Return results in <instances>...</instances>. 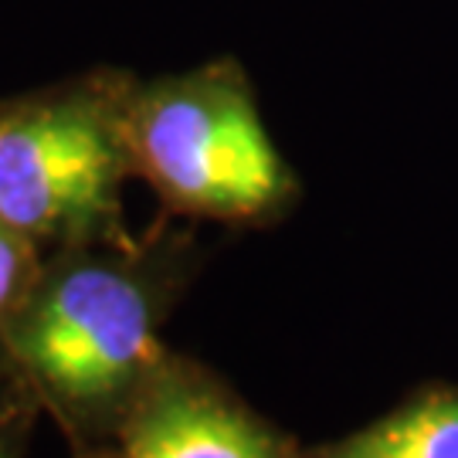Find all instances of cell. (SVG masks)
Masks as SVG:
<instances>
[{
	"mask_svg": "<svg viewBox=\"0 0 458 458\" xmlns=\"http://www.w3.org/2000/svg\"><path fill=\"white\" fill-rule=\"evenodd\" d=\"M102 458H289V452L221 377L170 350Z\"/></svg>",
	"mask_w": 458,
	"mask_h": 458,
	"instance_id": "4",
	"label": "cell"
},
{
	"mask_svg": "<svg viewBox=\"0 0 458 458\" xmlns=\"http://www.w3.org/2000/svg\"><path fill=\"white\" fill-rule=\"evenodd\" d=\"M132 177L170 217L231 228L268 225L299 181L265 126L248 68L231 58L136 82L126 113Z\"/></svg>",
	"mask_w": 458,
	"mask_h": 458,
	"instance_id": "2",
	"label": "cell"
},
{
	"mask_svg": "<svg viewBox=\"0 0 458 458\" xmlns=\"http://www.w3.org/2000/svg\"><path fill=\"white\" fill-rule=\"evenodd\" d=\"M136 75L96 65L62 82L0 96V221L55 248L130 234L126 113Z\"/></svg>",
	"mask_w": 458,
	"mask_h": 458,
	"instance_id": "3",
	"label": "cell"
},
{
	"mask_svg": "<svg viewBox=\"0 0 458 458\" xmlns=\"http://www.w3.org/2000/svg\"><path fill=\"white\" fill-rule=\"evenodd\" d=\"M316 458H458V397H425Z\"/></svg>",
	"mask_w": 458,
	"mask_h": 458,
	"instance_id": "5",
	"label": "cell"
},
{
	"mask_svg": "<svg viewBox=\"0 0 458 458\" xmlns=\"http://www.w3.org/2000/svg\"><path fill=\"white\" fill-rule=\"evenodd\" d=\"M31 411L38 408L17 391L11 380L0 377V458H21Z\"/></svg>",
	"mask_w": 458,
	"mask_h": 458,
	"instance_id": "7",
	"label": "cell"
},
{
	"mask_svg": "<svg viewBox=\"0 0 458 458\" xmlns=\"http://www.w3.org/2000/svg\"><path fill=\"white\" fill-rule=\"evenodd\" d=\"M45 265V251L21 231L0 221V329L28 299L34 278Z\"/></svg>",
	"mask_w": 458,
	"mask_h": 458,
	"instance_id": "6",
	"label": "cell"
},
{
	"mask_svg": "<svg viewBox=\"0 0 458 458\" xmlns=\"http://www.w3.org/2000/svg\"><path fill=\"white\" fill-rule=\"evenodd\" d=\"M200 265L194 228L55 248L0 329V377L65 431L75 458H102L170 346L164 327Z\"/></svg>",
	"mask_w": 458,
	"mask_h": 458,
	"instance_id": "1",
	"label": "cell"
}]
</instances>
